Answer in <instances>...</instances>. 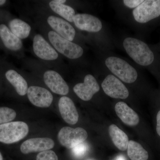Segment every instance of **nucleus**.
Returning a JSON list of instances; mask_svg holds the SVG:
<instances>
[{
	"label": "nucleus",
	"instance_id": "f257e3e1",
	"mask_svg": "<svg viewBox=\"0 0 160 160\" xmlns=\"http://www.w3.org/2000/svg\"><path fill=\"white\" fill-rule=\"evenodd\" d=\"M123 46L128 55L141 66L149 67L160 74V58L145 42L133 38H127Z\"/></svg>",
	"mask_w": 160,
	"mask_h": 160
},
{
	"label": "nucleus",
	"instance_id": "f03ea898",
	"mask_svg": "<svg viewBox=\"0 0 160 160\" xmlns=\"http://www.w3.org/2000/svg\"><path fill=\"white\" fill-rule=\"evenodd\" d=\"M43 36L59 54L71 60L80 58L84 53L79 45L66 39L45 25H41Z\"/></svg>",
	"mask_w": 160,
	"mask_h": 160
},
{
	"label": "nucleus",
	"instance_id": "7ed1b4c3",
	"mask_svg": "<svg viewBox=\"0 0 160 160\" xmlns=\"http://www.w3.org/2000/svg\"><path fill=\"white\" fill-rule=\"evenodd\" d=\"M32 51L44 65L51 66L60 62V54L42 34L37 33L32 38Z\"/></svg>",
	"mask_w": 160,
	"mask_h": 160
},
{
	"label": "nucleus",
	"instance_id": "20e7f679",
	"mask_svg": "<svg viewBox=\"0 0 160 160\" xmlns=\"http://www.w3.org/2000/svg\"><path fill=\"white\" fill-rule=\"evenodd\" d=\"M42 72L44 83L52 92L65 96L69 92V87L61 75L57 71L49 69L37 62H32Z\"/></svg>",
	"mask_w": 160,
	"mask_h": 160
},
{
	"label": "nucleus",
	"instance_id": "39448f33",
	"mask_svg": "<svg viewBox=\"0 0 160 160\" xmlns=\"http://www.w3.org/2000/svg\"><path fill=\"white\" fill-rule=\"evenodd\" d=\"M105 64L113 74L125 82L132 83L137 79V70L122 59L116 57H109L106 58Z\"/></svg>",
	"mask_w": 160,
	"mask_h": 160
},
{
	"label": "nucleus",
	"instance_id": "423d86ee",
	"mask_svg": "<svg viewBox=\"0 0 160 160\" xmlns=\"http://www.w3.org/2000/svg\"><path fill=\"white\" fill-rule=\"evenodd\" d=\"M0 49L17 57H22L24 51L22 41L12 32L5 22L0 23Z\"/></svg>",
	"mask_w": 160,
	"mask_h": 160
},
{
	"label": "nucleus",
	"instance_id": "0eeeda50",
	"mask_svg": "<svg viewBox=\"0 0 160 160\" xmlns=\"http://www.w3.org/2000/svg\"><path fill=\"white\" fill-rule=\"evenodd\" d=\"M29 129L26 123L21 121L9 122L0 125V142L12 144L26 137Z\"/></svg>",
	"mask_w": 160,
	"mask_h": 160
},
{
	"label": "nucleus",
	"instance_id": "6e6552de",
	"mask_svg": "<svg viewBox=\"0 0 160 160\" xmlns=\"http://www.w3.org/2000/svg\"><path fill=\"white\" fill-rule=\"evenodd\" d=\"M135 20L147 24L160 18V0H146L132 11Z\"/></svg>",
	"mask_w": 160,
	"mask_h": 160
},
{
	"label": "nucleus",
	"instance_id": "1a4fd4ad",
	"mask_svg": "<svg viewBox=\"0 0 160 160\" xmlns=\"http://www.w3.org/2000/svg\"><path fill=\"white\" fill-rule=\"evenodd\" d=\"M2 74L13 87L17 93L21 96L27 94L28 84L27 81L19 72L18 69L11 64L1 60Z\"/></svg>",
	"mask_w": 160,
	"mask_h": 160
},
{
	"label": "nucleus",
	"instance_id": "9d476101",
	"mask_svg": "<svg viewBox=\"0 0 160 160\" xmlns=\"http://www.w3.org/2000/svg\"><path fill=\"white\" fill-rule=\"evenodd\" d=\"M43 16L46 26L52 31L69 41L74 40L76 32L70 23L54 14L45 13Z\"/></svg>",
	"mask_w": 160,
	"mask_h": 160
},
{
	"label": "nucleus",
	"instance_id": "9b49d317",
	"mask_svg": "<svg viewBox=\"0 0 160 160\" xmlns=\"http://www.w3.org/2000/svg\"><path fill=\"white\" fill-rule=\"evenodd\" d=\"M58 139L62 146L72 149L80 143L84 142L88 138V133L81 127L73 128L64 127L58 134Z\"/></svg>",
	"mask_w": 160,
	"mask_h": 160
},
{
	"label": "nucleus",
	"instance_id": "f8f14e48",
	"mask_svg": "<svg viewBox=\"0 0 160 160\" xmlns=\"http://www.w3.org/2000/svg\"><path fill=\"white\" fill-rule=\"evenodd\" d=\"M103 91L108 96L125 99L129 97L128 89L117 78L112 74L106 77L102 84Z\"/></svg>",
	"mask_w": 160,
	"mask_h": 160
},
{
	"label": "nucleus",
	"instance_id": "ddd939ff",
	"mask_svg": "<svg viewBox=\"0 0 160 160\" xmlns=\"http://www.w3.org/2000/svg\"><path fill=\"white\" fill-rule=\"evenodd\" d=\"M100 86L95 78L91 74L86 75L84 82L76 84L73 91L78 97L84 101H89L99 91Z\"/></svg>",
	"mask_w": 160,
	"mask_h": 160
},
{
	"label": "nucleus",
	"instance_id": "4468645a",
	"mask_svg": "<svg viewBox=\"0 0 160 160\" xmlns=\"http://www.w3.org/2000/svg\"><path fill=\"white\" fill-rule=\"evenodd\" d=\"M27 94L32 104L41 108H48L51 106L53 101V96L51 92L41 86H29Z\"/></svg>",
	"mask_w": 160,
	"mask_h": 160
},
{
	"label": "nucleus",
	"instance_id": "2eb2a0df",
	"mask_svg": "<svg viewBox=\"0 0 160 160\" xmlns=\"http://www.w3.org/2000/svg\"><path fill=\"white\" fill-rule=\"evenodd\" d=\"M73 23L79 30L89 32H98L102 28V24L98 18L87 13L76 14Z\"/></svg>",
	"mask_w": 160,
	"mask_h": 160
},
{
	"label": "nucleus",
	"instance_id": "dca6fc26",
	"mask_svg": "<svg viewBox=\"0 0 160 160\" xmlns=\"http://www.w3.org/2000/svg\"><path fill=\"white\" fill-rule=\"evenodd\" d=\"M54 146L53 140L49 138H33L26 140L21 146V151L23 154L31 152H42L52 149Z\"/></svg>",
	"mask_w": 160,
	"mask_h": 160
},
{
	"label": "nucleus",
	"instance_id": "f3484780",
	"mask_svg": "<svg viewBox=\"0 0 160 160\" xmlns=\"http://www.w3.org/2000/svg\"><path fill=\"white\" fill-rule=\"evenodd\" d=\"M60 113L63 120L68 124L74 125L78 121L79 115L73 101L70 98L63 96L58 102Z\"/></svg>",
	"mask_w": 160,
	"mask_h": 160
},
{
	"label": "nucleus",
	"instance_id": "a211bd4d",
	"mask_svg": "<svg viewBox=\"0 0 160 160\" xmlns=\"http://www.w3.org/2000/svg\"><path fill=\"white\" fill-rule=\"evenodd\" d=\"M115 110L121 121L127 126H136L139 122V117L137 112L124 102L117 103Z\"/></svg>",
	"mask_w": 160,
	"mask_h": 160
},
{
	"label": "nucleus",
	"instance_id": "6ab92c4d",
	"mask_svg": "<svg viewBox=\"0 0 160 160\" xmlns=\"http://www.w3.org/2000/svg\"><path fill=\"white\" fill-rule=\"evenodd\" d=\"M6 24L12 32L22 40L27 38L31 33V26L21 19L10 18Z\"/></svg>",
	"mask_w": 160,
	"mask_h": 160
},
{
	"label": "nucleus",
	"instance_id": "aec40b11",
	"mask_svg": "<svg viewBox=\"0 0 160 160\" xmlns=\"http://www.w3.org/2000/svg\"><path fill=\"white\" fill-rule=\"evenodd\" d=\"M49 8L58 16L64 19L69 23H73V19L76 15L75 11L71 6L65 4H59L54 0L49 1Z\"/></svg>",
	"mask_w": 160,
	"mask_h": 160
},
{
	"label": "nucleus",
	"instance_id": "412c9836",
	"mask_svg": "<svg viewBox=\"0 0 160 160\" xmlns=\"http://www.w3.org/2000/svg\"><path fill=\"white\" fill-rule=\"evenodd\" d=\"M109 135L113 144L117 148L122 151L127 149L129 138L127 134L116 125L112 124L109 128Z\"/></svg>",
	"mask_w": 160,
	"mask_h": 160
},
{
	"label": "nucleus",
	"instance_id": "4be33fe9",
	"mask_svg": "<svg viewBox=\"0 0 160 160\" xmlns=\"http://www.w3.org/2000/svg\"><path fill=\"white\" fill-rule=\"evenodd\" d=\"M127 154L131 160H147L149 158L148 152L139 143L132 140L128 143Z\"/></svg>",
	"mask_w": 160,
	"mask_h": 160
},
{
	"label": "nucleus",
	"instance_id": "5701e85b",
	"mask_svg": "<svg viewBox=\"0 0 160 160\" xmlns=\"http://www.w3.org/2000/svg\"><path fill=\"white\" fill-rule=\"evenodd\" d=\"M16 112L13 109L6 107H0V125L9 122L16 117Z\"/></svg>",
	"mask_w": 160,
	"mask_h": 160
},
{
	"label": "nucleus",
	"instance_id": "b1692460",
	"mask_svg": "<svg viewBox=\"0 0 160 160\" xmlns=\"http://www.w3.org/2000/svg\"><path fill=\"white\" fill-rule=\"evenodd\" d=\"M72 149V153L75 157L82 158L86 155L88 150V146L82 142L75 146Z\"/></svg>",
	"mask_w": 160,
	"mask_h": 160
},
{
	"label": "nucleus",
	"instance_id": "393cba45",
	"mask_svg": "<svg viewBox=\"0 0 160 160\" xmlns=\"http://www.w3.org/2000/svg\"><path fill=\"white\" fill-rule=\"evenodd\" d=\"M36 160H58V157L54 151L48 150L39 153Z\"/></svg>",
	"mask_w": 160,
	"mask_h": 160
},
{
	"label": "nucleus",
	"instance_id": "a878e982",
	"mask_svg": "<svg viewBox=\"0 0 160 160\" xmlns=\"http://www.w3.org/2000/svg\"><path fill=\"white\" fill-rule=\"evenodd\" d=\"M123 3L126 7L130 9L136 8L144 2V0H124Z\"/></svg>",
	"mask_w": 160,
	"mask_h": 160
},
{
	"label": "nucleus",
	"instance_id": "bb28decb",
	"mask_svg": "<svg viewBox=\"0 0 160 160\" xmlns=\"http://www.w3.org/2000/svg\"><path fill=\"white\" fill-rule=\"evenodd\" d=\"M10 18L11 17L9 12L5 10L0 9V23L2 22H7Z\"/></svg>",
	"mask_w": 160,
	"mask_h": 160
},
{
	"label": "nucleus",
	"instance_id": "cd10ccee",
	"mask_svg": "<svg viewBox=\"0 0 160 160\" xmlns=\"http://www.w3.org/2000/svg\"><path fill=\"white\" fill-rule=\"evenodd\" d=\"M157 132L160 137V110L158 112L157 116Z\"/></svg>",
	"mask_w": 160,
	"mask_h": 160
},
{
	"label": "nucleus",
	"instance_id": "c85d7f7f",
	"mask_svg": "<svg viewBox=\"0 0 160 160\" xmlns=\"http://www.w3.org/2000/svg\"><path fill=\"white\" fill-rule=\"evenodd\" d=\"M9 1L6 0H0V8L6 6Z\"/></svg>",
	"mask_w": 160,
	"mask_h": 160
},
{
	"label": "nucleus",
	"instance_id": "c756f323",
	"mask_svg": "<svg viewBox=\"0 0 160 160\" xmlns=\"http://www.w3.org/2000/svg\"><path fill=\"white\" fill-rule=\"evenodd\" d=\"M114 160H126V158L123 156V155H119Z\"/></svg>",
	"mask_w": 160,
	"mask_h": 160
},
{
	"label": "nucleus",
	"instance_id": "7c9ffc66",
	"mask_svg": "<svg viewBox=\"0 0 160 160\" xmlns=\"http://www.w3.org/2000/svg\"><path fill=\"white\" fill-rule=\"evenodd\" d=\"M56 2L59 3V4H65L67 2L66 0H54Z\"/></svg>",
	"mask_w": 160,
	"mask_h": 160
},
{
	"label": "nucleus",
	"instance_id": "2f4dec72",
	"mask_svg": "<svg viewBox=\"0 0 160 160\" xmlns=\"http://www.w3.org/2000/svg\"><path fill=\"white\" fill-rule=\"evenodd\" d=\"M0 160H3L1 152H0Z\"/></svg>",
	"mask_w": 160,
	"mask_h": 160
},
{
	"label": "nucleus",
	"instance_id": "473e14b6",
	"mask_svg": "<svg viewBox=\"0 0 160 160\" xmlns=\"http://www.w3.org/2000/svg\"><path fill=\"white\" fill-rule=\"evenodd\" d=\"M0 67H1V60H0Z\"/></svg>",
	"mask_w": 160,
	"mask_h": 160
}]
</instances>
